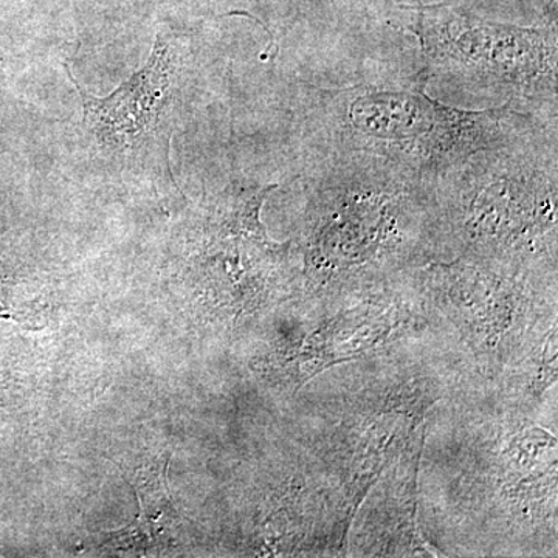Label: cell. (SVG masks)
I'll list each match as a JSON object with an SVG mask.
<instances>
[{
  "label": "cell",
  "mask_w": 558,
  "mask_h": 558,
  "mask_svg": "<svg viewBox=\"0 0 558 558\" xmlns=\"http://www.w3.org/2000/svg\"><path fill=\"white\" fill-rule=\"evenodd\" d=\"M416 75L312 87L301 102V128L312 157L365 156L435 189L483 150L557 135V119L513 106L469 110L429 97Z\"/></svg>",
  "instance_id": "6da1fadb"
},
{
  "label": "cell",
  "mask_w": 558,
  "mask_h": 558,
  "mask_svg": "<svg viewBox=\"0 0 558 558\" xmlns=\"http://www.w3.org/2000/svg\"><path fill=\"white\" fill-rule=\"evenodd\" d=\"M429 80L557 119V25L517 27L464 7H403Z\"/></svg>",
  "instance_id": "7a4b0ae2"
},
{
  "label": "cell",
  "mask_w": 558,
  "mask_h": 558,
  "mask_svg": "<svg viewBox=\"0 0 558 558\" xmlns=\"http://www.w3.org/2000/svg\"><path fill=\"white\" fill-rule=\"evenodd\" d=\"M311 258L317 270H351L398 247L410 219L433 207V190L365 156L311 157Z\"/></svg>",
  "instance_id": "3957f363"
},
{
  "label": "cell",
  "mask_w": 558,
  "mask_h": 558,
  "mask_svg": "<svg viewBox=\"0 0 558 558\" xmlns=\"http://www.w3.org/2000/svg\"><path fill=\"white\" fill-rule=\"evenodd\" d=\"M557 135L483 150L433 189L472 244L531 248L556 234Z\"/></svg>",
  "instance_id": "277c9868"
},
{
  "label": "cell",
  "mask_w": 558,
  "mask_h": 558,
  "mask_svg": "<svg viewBox=\"0 0 558 558\" xmlns=\"http://www.w3.org/2000/svg\"><path fill=\"white\" fill-rule=\"evenodd\" d=\"M171 53L168 44L156 40L148 64L108 98H95L81 89L84 121L105 146L132 149L159 128L171 86Z\"/></svg>",
  "instance_id": "5b68a950"
},
{
  "label": "cell",
  "mask_w": 558,
  "mask_h": 558,
  "mask_svg": "<svg viewBox=\"0 0 558 558\" xmlns=\"http://www.w3.org/2000/svg\"><path fill=\"white\" fill-rule=\"evenodd\" d=\"M167 464L150 470L146 480L137 478L140 519L132 529L119 532L137 546L153 545L163 537L167 529L174 526L178 513L172 508L167 488Z\"/></svg>",
  "instance_id": "8992f818"
},
{
  "label": "cell",
  "mask_w": 558,
  "mask_h": 558,
  "mask_svg": "<svg viewBox=\"0 0 558 558\" xmlns=\"http://www.w3.org/2000/svg\"><path fill=\"white\" fill-rule=\"evenodd\" d=\"M542 3L548 24L557 25V0H542Z\"/></svg>",
  "instance_id": "52a82bcc"
}]
</instances>
